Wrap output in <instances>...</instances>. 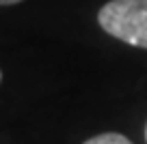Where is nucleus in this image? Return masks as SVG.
Listing matches in <instances>:
<instances>
[{
    "mask_svg": "<svg viewBox=\"0 0 147 144\" xmlns=\"http://www.w3.org/2000/svg\"><path fill=\"white\" fill-rule=\"evenodd\" d=\"M97 22L110 37L147 50V0H110L100 9Z\"/></svg>",
    "mask_w": 147,
    "mask_h": 144,
    "instance_id": "f257e3e1",
    "label": "nucleus"
},
{
    "mask_svg": "<svg viewBox=\"0 0 147 144\" xmlns=\"http://www.w3.org/2000/svg\"><path fill=\"white\" fill-rule=\"evenodd\" d=\"M82 144H132L125 135H121V133H100V135H93V138H89L87 142H82Z\"/></svg>",
    "mask_w": 147,
    "mask_h": 144,
    "instance_id": "f03ea898",
    "label": "nucleus"
},
{
    "mask_svg": "<svg viewBox=\"0 0 147 144\" xmlns=\"http://www.w3.org/2000/svg\"><path fill=\"white\" fill-rule=\"evenodd\" d=\"M22 0H0V5H18Z\"/></svg>",
    "mask_w": 147,
    "mask_h": 144,
    "instance_id": "7ed1b4c3",
    "label": "nucleus"
},
{
    "mask_svg": "<svg viewBox=\"0 0 147 144\" xmlns=\"http://www.w3.org/2000/svg\"><path fill=\"white\" fill-rule=\"evenodd\" d=\"M145 142H147V125H145Z\"/></svg>",
    "mask_w": 147,
    "mask_h": 144,
    "instance_id": "20e7f679",
    "label": "nucleus"
},
{
    "mask_svg": "<svg viewBox=\"0 0 147 144\" xmlns=\"http://www.w3.org/2000/svg\"><path fill=\"white\" fill-rule=\"evenodd\" d=\"M0 82H2V71H0Z\"/></svg>",
    "mask_w": 147,
    "mask_h": 144,
    "instance_id": "39448f33",
    "label": "nucleus"
}]
</instances>
